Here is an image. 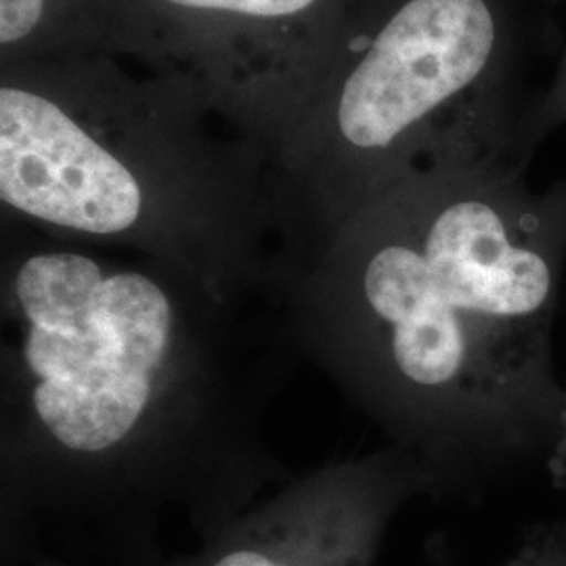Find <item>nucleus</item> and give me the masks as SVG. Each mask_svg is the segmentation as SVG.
Here are the masks:
<instances>
[{
	"label": "nucleus",
	"instance_id": "obj_1",
	"mask_svg": "<svg viewBox=\"0 0 566 566\" xmlns=\"http://www.w3.org/2000/svg\"><path fill=\"white\" fill-rule=\"evenodd\" d=\"M476 143L407 175L336 224L280 317L304 355L437 486L549 458L566 409L554 319L566 182Z\"/></svg>",
	"mask_w": 566,
	"mask_h": 566
},
{
	"label": "nucleus",
	"instance_id": "obj_2",
	"mask_svg": "<svg viewBox=\"0 0 566 566\" xmlns=\"http://www.w3.org/2000/svg\"><path fill=\"white\" fill-rule=\"evenodd\" d=\"M0 294L11 504L229 512L290 474L264 434L277 361L294 353L277 311L154 256L76 248L23 252Z\"/></svg>",
	"mask_w": 566,
	"mask_h": 566
},
{
	"label": "nucleus",
	"instance_id": "obj_3",
	"mask_svg": "<svg viewBox=\"0 0 566 566\" xmlns=\"http://www.w3.org/2000/svg\"><path fill=\"white\" fill-rule=\"evenodd\" d=\"M554 0H397L336 102L329 210L336 224L455 149L430 133L464 99L531 112L525 74L552 36ZM460 149V147H458Z\"/></svg>",
	"mask_w": 566,
	"mask_h": 566
},
{
	"label": "nucleus",
	"instance_id": "obj_4",
	"mask_svg": "<svg viewBox=\"0 0 566 566\" xmlns=\"http://www.w3.org/2000/svg\"><path fill=\"white\" fill-rule=\"evenodd\" d=\"M0 200L28 221L135 243L164 261L163 221L133 158L49 97L11 84L0 88Z\"/></svg>",
	"mask_w": 566,
	"mask_h": 566
},
{
	"label": "nucleus",
	"instance_id": "obj_5",
	"mask_svg": "<svg viewBox=\"0 0 566 566\" xmlns=\"http://www.w3.org/2000/svg\"><path fill=\"white\" fill-rule=\"evenodd\" d=\"M420 489V465L395 447L315 468L202 566H361L390 512Z\"/></svg>",
	"mask_w": 566,
	"mask_h": 566
},
{
	"label": "nucleus",
	"instance_id": "obj_6",
	"mask_svg": "<svg viewBox=\"0 0 566 566\" xmlns=\"http://www.w3.org/2000/svg\"><path fill=\"white\" fill-rule=\"evenodd\" d=\"M172 7L191 11H217L254 20L294 18L308 11L317 0H164Z\"/></svg>",
	"mask_w": 566,
	"mask_h": 566
},
{
	"label": "nucleus",
	"instance_id": "obj_7",
	"mask_svg": "<svg viewBox=\"0 0 566 566\" xmlns=\"http://www.w3.org/2000/svg\"><path fill=\"white\" fill-rule=\"evenodd\" d=\"M44 0H0V42L11 46L28 39L42 21Z\"/></svg>",
	"mask_w": 566,
	"mask_h": 566
},
{
	"label": "nucleus",
	"instance_id": "obj_8",
	"mask_svg": "<svg viewBox=\"0 0 566 566\" xmlns=\"http://www.w3.org/2000/svg\"><path fill=\"white\" fill-rule=\"evenodd\" d=\"M506 566H566V523L537 533Z\"/></svg>",
	"mask_w": 566,
	"mask_h": 566
},
{
	"label": "nucleus",
	"instance_id": "obj_9",
	"mask_svg": "<svg viewBox=\"0 0 566 566\" xmlns=\"http://www.w3.org/2000/svg\"><path fill=\"white\" fill-rule=\"evenodd\" d=\"M547 465H549V472L554 476V483L566 493V409L565 416H563V424H560V432H558V439H556V443H554L552 451H549Z\"/></svg>",
	"mask_w": 566,
	"mask_h": 566
}]
</instances>
